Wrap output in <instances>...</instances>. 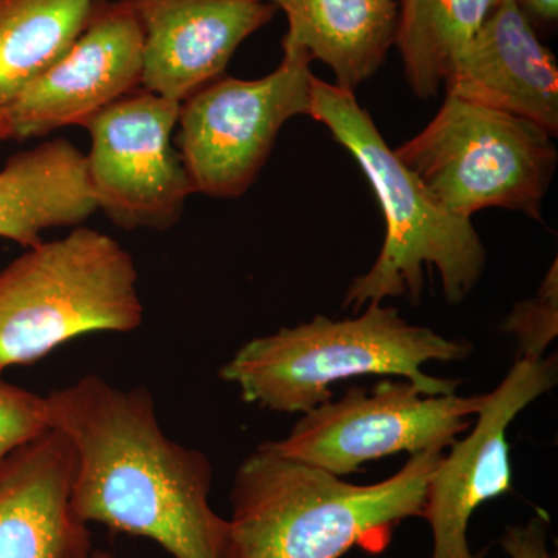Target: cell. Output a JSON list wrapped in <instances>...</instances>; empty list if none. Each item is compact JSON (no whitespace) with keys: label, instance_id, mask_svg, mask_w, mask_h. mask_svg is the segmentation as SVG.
Segmentation results:
<instances>
[{"label":"cell","instance_id":"1","mask_svg":"<svg viewBox=\"0 0 558 558\" xmlns=\"http://www.w3.org/2000/svg\"><path fill=\"white\" fill-rule=\"evenodd\" d=\"M47 402L51 428L75 450L72 506L83 523L153 539L174 558H222L229 523L209 505L211 462L161 429L148 389L89 374Z\"/></svg>","mask_w":558,"mask_h":558},{"label":"cell","instance_id":"2","mask_svg":"<svg viewBox=\"0 0 558 558\" xmlns=\"http://www.w3.org/2000/svg\"><path fill=\"white\" fill-rule=\"evenodd\" d=\"M442 457L411 454L396 475L357 486L260 444L234 475L222 558H341L354 546L384 548L399 523L422 517Z\"/></svg>","mask_w":558,"mask_h":558},{"label":"cell","instance_id":"3","mask_svg":"<svg viewBox=\"0 0 558 558\" xmlns=\"http://www.w3.org/2000/svg\"><path fill=\"white\" fill-rule=\"evenodd\" d=\"M473 352L425 326L411 325L396 307L371 303L355 318L317 315L293 328L250 340L219 371L242 399L277 413H307L333 400L332 387L362 376H396L424 395L457 392L461 380L427 376L428 362H464Z\"/></svg>","mask_w":558,"mask_h":558},{"label":"cell","instance_id":"4","mask_svg":"<svg viewBox=\"0 0 558 558\" xmlns=\"http://www.w3.org/2000/svg\"><path fill=\"white\" fill-rule=\"evenodd\" d=\"M311 117L352 154L384 209L387 233L376 263L349 286L343 307L355 312L385 299L417 306L425 269H438L444 296L462 303L478 286L487 253L470 219L440 207L389 148L354 92L314 78Z\"/></svg>","mask_w":558,"mask_h":558},{"label":"cell","instance_id":"5","mask_svg":"<svg viewBox=\"0 0 558 558\" xmlns=\"http://www.w3.org/2000/svg\"><path fill=\"white\" fill-rule=\"evenodd\" d=\"M145 307L134 258L89 227L25 250L0 270V373L90 332H131Z\"/></svg>","mask_w":558,"mask_h":558},{"label":"cell","instance_id":"6","mask_svg":"<svg viewBox=\"0 0 558 558\" xmlns=\"http://www.w3.org/2000/svg\"><path fill=\"white\" fill-rule=\"evenodd\" d=\"M395 153L440 207L465 219L505 208L542 220L558 159L553 135L538 124L450 95Z\"/></svg>","mask_w":558,"mask_h":558},{"label":"cell","instance_id":"7","mask_svg":"<svg viewBox=\"0 0 558 558\" xmlns=\"http://www.w3.org/2000/svg\"><path fill=\"white\" fill-rule=\"evenodd\" d=\"M282 61L259 80L220 76L180 105L178 145L194 193L238 199L256 182L279 131L311 116L310 51L282 40Z\"/></svg>","mask_w":558,"mask_h":558},{"label":"cell","instance_id":"8","mask_svg":"<svg viewBox=\"0 0 558 558\" xmlns=\"http://www.w3.org/2000/svg\"><path fill=\"white\" fill-rule=\"evenodd\" d=\"M484 396H427L409 379H384L307 411L284 439L266 446L343 478L391 454L446 450L472 427Z\"/></svg>","mask_w":558,"mask_h":558},{"label":"cell","instance_id":"9","mask_svg":"<svg viewBox=\"0 0 558 558\" xmlns=\"http://www.w3.org/2000/svg\"><path fill=\"white\" fill-rule=\"evenodd\" d=\"M179 112L180 102L138 87L84 121L98 211L119 229L170 230L196 194L171 142Z\"/></svg>","mask_w":558,"mask_h":558},{"label":"cell","instance_id":"10","mask_svg":"<svg viewBox=\"0 0 558 558\" xmlns=\"http://www.w3.org/2000/svg\"><path fill=\"white\" fill-rule=\"evenodd\" d=\"M557 379L556 355L517 359L501 384L484 396L469 435L451 444L428 480L422 517L432 529V558H483L470 550V520L481 506L512 492L508 429Z\"/></svg>","mask_w":558,"mask_h":558},{"label":"cell","instance_id":"11","mask_svg":"<svg viewBox=\"0 0 558 558\" xmlns=\"http://www.w3.org/2000/svg\"><path fill=\"white\" fill-rule=\"evenodd\" d=\"M143 32L128 0H98L68 53L32 81L7 113V138L44 137L142 87Z\"/></svg>","mask_w":558,"mask_h":558},{"label":"cell","instance_id":"12","mask_svg":"<svg viewBox=\"0 0 558 558\" xmlns=\"http://www.w3.org/2000/svg\"><path fill=\"white\" fill-rule=\"evenodd\" d=\"M128 2L143 32V89L180 105L226 75L241 44L277 13L267 0Z\"/></svg>","mask_w":558,"mask_h":558},{"label":"cell","instance_id":"13","mask_svg":"<svg viewBox=\"0 0 558 558\" xmlns=\"http://www.w3.org/2000/svg\"><path fill=\"white\" fill-rule=\"evenodd\" d=\"M444 86L450 97L508 112L557 135L556 57L539 43L517 0H499L454 58Z\"/></svg>","mask_w":558,"mask_h":558},{"label":"cell","instance_id":"14","mask_svg":"<svg viewBox=\"0 0 558 558\" xmlns=\"http://www.w3.org/2000/svg\"><path fill=\"white\" fill-rule=\"evenodd\" d=\"M75 450L57 428L0 464V558H84L89 524L72 506Z\"/></svg>","mask_w":558,"mask_h":558},{"label":"cell","instance_id":"15","mask_svg":"<svg viewBox=\"0 0 558 558\" xmlns=\"http://www.w3.org/2000/svg\"><path fill=\"white\" fill-rule=\"evenodd\" d=\"M98 211L86 154L65 138L10 157L0 170V238L31 248L43 231L80 227Z\"/></svg>","mask_w":558,"mask_h":558},{"label":"cell","instance_id":"16","mask_svg":"<svg viewBox=\"0 0 558 558\" xmlns=\"http://www.w3.org/2000/svg\"><path fill=\"white\" fill-rule=\"evenodd\" d=\"M288 16L284 39L332 69L354 92L379 72L399 24L398 0H267Z\"/></svg>","mask_w":558,"mask_h":558},{"label":"cell","instance_id":"17","mask_svg":"<svg viewBox=\"0 0 558 558\" xmlns=\"http://www.w3.org/2000/svg\"><path fill=\"white\" fill-rule=\"evenodd\" d=\"M98 0H0V142L22 90L60 61Z\"/></svg>","mask_w":558,"mask_h":558},{"label":"cell","instance_id":"18","mask_svg":"<svg viewBox=\"0 0 558 558\" xmlns=\"http://www.w3.org/2000/svg\"><path fill=\"white\" fill-rule=\"evenodd\" d=\"M499 0H400L396 44L405 78L422 100L438 95L454 58Z\"/></svg>","mask_w":558,"mask_h":558},{"label":"cell","instance_id":"19","mask_svg":"<svg viewBox=\"0 0 558 558\" xmlns=\"http://www.w3.org/2000/svg\"><path fill=\"white\" fill-rule=\"evenodd\" d=\"M502 332L512 333L519 343L517 359L545 357L558 336V263L554 260L548 274L532 299L520 301L502 323Z\"/></svg>","mask_w":558,"mask_h":558},{"label":"cell","instance_id":"20","mask_svg":"<svg viewBox=\"0 0 558 558\" xmlns=\"http://www.w3.org/2000/svg\"><path fill=\"white\" fill-rule=\"evenodd\" d=\"M50 428L47 396L10 384L0 373V464Z\"/></svg>","mask_w":558,"mask_h":558},{"label":"cell","instance_id":"21","mask_svg":"<svg viewBox=\"0 0 558 558\" xmlns=\"http://www.w3.org/2000/svg\"><path fill=\"white\" fill-rule=\"evenodd\" d=\"M501 548L509 558H557L548 549V523L542 515L506 529Z\"/></svg>","mask_w":558,"mask_h":558},{"label":"cell","instance_id":"22","mask_svg":"<svg viewBox=\"0 0 558 558\" xmlns=\"http://www.w3.org/2000/svg\"><path fill=\"white\" fill-rule=\"evenodd\" d=\"M529 17L545 22H556L558 0H517Z\"/></svg>","mask_w":558,"mask_h":558},{"label":"cell","instance_id":"23","mask_svg":"<svg viewBox=\"0 0 558 558\" xmlns=\"http://www.w3.org/2000/svg\"><path fill=\"white\" fill-rule=\"evenodd\" d=\"M84 558H120V557L113 556V554L108 553V550H101V549L94 548Z\"/></svg>","mask_w":558,"mask_h":558}]
</instances>
